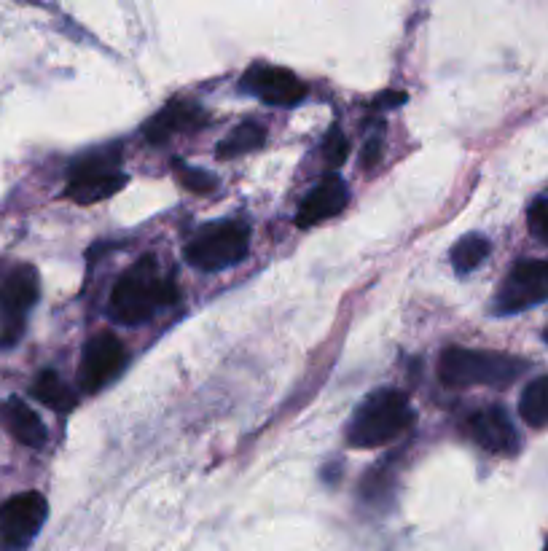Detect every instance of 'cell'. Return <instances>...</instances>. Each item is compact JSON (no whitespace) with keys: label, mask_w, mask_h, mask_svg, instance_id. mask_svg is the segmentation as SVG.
<instances>
[{"label":"cell","mask_w":548,"mask_h":551,"mask_svg":"<svg viewBox=\"0 0 548 551\" xmlns=\"http://www.w3.org/2000/svg\"><path fill=\"white\" fill-rule=\"evenodd\" d=\"M175 299H178L175 283L164 280L154 256H143L113 285L111 318L124 326H140L159 310L175 304Z\"/></svg>","instance_id":"1"},{"label":"cell","mask_w":548,"mask_h":551,"mask_svg":"<svg viewBox=\"0 0 548 551\" xmlns=\"http://www.w3.org/2000/svg\"><path fill=\"white\" fill-rule=\"evenodd\" d=\"M3 420L9 425L11 436L30 449H41L46 444V425L22 398H9L3 406Z\"/></svg>","instance_id":"14"},{"label":"cell","mask_w":548,"mask_h":551,"mask_svg":"<svg viewBox=\"0 0 548 551\" xmlns=\"http://www.w3.org/2000/svg\"><path fill=\"white\" fill-rule=\"evenodd\" d=\"M543 339H546V342H548V328H546V331H543Z\"/></svg>","instance_id":"23"},{"label":"cell","mask_w":548,"mask_h":551,"mask_svg":"<svg viewBox=\"0 0 548 551\" xmlns=\"http://www.w3.org/2000/svg\"><path fill=\"white\" fill-rule=\"evenodd\" d=\"M127 366V347L116 334L92 336L81 355V369H78V385L84 393H97L105 385H111Z\"/></svg>","instance_id":"8"},{"label":"cell","mask_w":548,"mask_h":551,"mask_svg":"<svg viewBox=\"0 0 548 551\" xmlns=\"http://www.w3.org/2000/svg\"><path fill=\"white\" fill-rule=\"evenodd\" d=\"M489 256V240L481 234H465L463 240L454 242L452 248V267L457 275H468L473 269H479Z\"/></svg>","instance_id":"17"},{"label":"cell","mask_w":548,"mask_h":551,"mask_svg":"<svg viewBox=\"0 0 548 551\" xmlns=\"http://www.w3.org/2000/svg\"><path fill=\"white\" fill-rule=\"evenodd\" d=\"M264 140V127H261V124H253V121H245V124H240V127L229 135V138L218 143V156H221V159H234V156L250 154V151H258V148L264 146Z\"/></svg>","instance_id":"18"},{"label":"cell","mask_w":548,"mask_h":551,"mask_svg":"<svg viewBox=\"0 0 548 551\" xmlns=\"http://www.w3.org/2000/svg\"><path fill=\"white\" fill-rule=\"evenodd\" d=\"M250 232L240 221H215L202 226L186 245V261L202 272H221L248 256Z\"/></svg>","instance_id":"4"},{"label":"cell","mask_w":548,"mask_h":551,"mask_svg":"<svg viewBox=\"0 0 548 551\" xmlns=\"http://www.w3.org/2000/svg\"><path fill=\"white\" fill-rule=\"evenodd\" d=\"M465 431L481 449H487L492 455H516L522 447L514 420L500 404L484 406L479 412H473L465 420Z\"/></svg>","instance_id":"10"},{"label":"cell","mask_w":548,"mask_h":551,"mask_svg":"<svg viewBox=\"0 0 548 551\" xmlns=\"http://www.w3.org/2000/svg\"><path fill=\"white\" fill-rule=\"evenodd\" d=\"M207 116L202 113V108L194 103H180V100H172L162 108V111L151 116V119L143 124V135H146L151 143H164L167 138H172L175 132L183 130H197L199 124H205Z\"/></svg>","instance_id":"13"},{"label":"cell","mask_w":548,"mask_h":551,"mask_svg":"<svg viewBox=\"0 0 548 551\" xmlns=\"http://www.w3.org/2000/svg\"><path fill=\"white\" fill-rule=\"evenodd\" d=\"M347 183L339 178V175H326L323 181L317 183L315 189L309 191L304 202L299 207V216H296V224L301 229H309V226H317L342 213L347 207Z\"/></svg>","instance_id":"12"},{"label":"cell","mask_w":548,"mask_h":551,"mask_svg":"<svg viewBox=\"0 0 548 551\" xmlns=\"http://www.w3.org/2000/svg\"><path fill=\"white\" fill-rule=\"evenodd\" d=\"M41 293L38 272L33 267H17L0 285V345H17L25 331L27 312L33 310Z\"/></svg>","instance_id":"5"},{"label":"cell","mask_w":548,"mask_h":551,"mask_svg":"<svg viewBox=\"0 0 548 551\" xmlns=\"http://www.w3.org/2000/svg\"><path fill=\"white\" fill-rule=\"evenodd\" d=\"M33 396L46 404L54 412H70L73 406H76V396L70 393V388L62 382L54 371H41L38 379L33 382Z\"/></svg>","instance_id":"16"},{"label":"cell","mask_w":548,"mask_h":551,"mask_svg":"<svg viewBox=\"0 0 548 551\" xmlns=\"http://www.w3.org/2000/svg\"><path fill=\"white\" fill-rule=\"evenodd\" d=\"M527 226L535 240L548 245V197H540L532 202L530 213H527Z\"/></svg>","instance_id":"21"},{"label":"cell","mask_w":548,"mask_h":551,"mask_svg":"<svg viewBox=\"0 0 548 551\" xmlns=\"http://www.w3.org/2000/svg\"><path fill=\"white\" fill-rule=\"evenodd\" d=\"M527 363L506 353L446 347L438 358V379L446 388H506L522 377Z\"/></svg>","instance_id":"3"},{"label":"cell","mask_w":548,"mask_h":551,"mask_svg":"<svg viewBox=\"0 0 548 551\" xmlns=\"http://www.w3.org/2000/svg\"><path fill=\"white\" fill-rule=\"evenodd\" d=\"M242 89L274 108H293L307 97V87L296 73L274 65H250L242 76Z\"/></svg>","instance_id":"9"},{"label":"cell","mask_w":548,"mask_h":551,"mask_svg":"<svg viewBox=\"0 0 548 551\" xmlns=\"http://www.w3.org/2000/svg\"><path fill=\"white\" fill-rule=\"evenodd\" d=\"M548 302V261H516L497 291V315H516Z\"/></svg>","instance_id":"6"},{"label":"cell","mask_w":548,"mask_h":551,"mask_svg":"<svg viewBox=\"0 0 548 551\" xmlns=\"http://www.w3.org/2000/svg\"><path fill=\"white\" fill-rule=\"evenodd\" d=\"M347 151H350V140H347V135H344L339 127H331L326 140H323V159H326L328 167H331V170L342 167L344 159H347Z\"/></svg>","instance_id":"19"},{"label":"cell","mask_w":548,"mask_h":551,"mask_svg":"<svg viewBox=\"0 0 548 551\" xmlns=\"http://www.w3.org/2000/svg\"><path fill=\"white\" fill-rule=\"evenodd\" d=\"M543 551H548V541H546V549H543Z\"/></svg>","instance_id":"24"},{"label":"cell","mask_w":548,"mask_h":551,"mask_svg":"<svg viewBox=\"0 0 548 551\" xmlns=\"http://www.w3.org/2000/svg\"><path fill=\"white\" fill-rule=\"evenodd\" d=\"M519 414L530 428H546L548 425V374L532 379L519 398Z\"/></svg>","instance_id":"15"},{"label":"cell","mask_w":548,"mask_h":551,"mask_svg":"<svg viewBox=\"0 0 548 551\" xmlns=\"http://www.w3.org/2000/svg\"><path fill=\"white\" fill-rule=\"evenodd\" d=\"M175 170H178L180 183H183L186 189L197 191V194H207V191H213L215 186H218L215 175L205 173V170H197V167H186L183 162H175Z\"/></svg>","instance_id":"20"},{"label":"cell","mask_w":548,"mask_h":551,"mask_svg":"<svg viewBox=\"0 0 548 551\" xmlns=\"http://www.w3.org/2000/svg\"><path fill=\"white\" fill-rule=\"evenodd\" d=\"M411 422H414V412L406 393L382 388L358 404L347 428V441L360 449L385 447L409 431Z\"/></svg>","instance_id":"2"},{"label":"cell","mask_w":548,"mask_h":551,"mask_svg":"<svg viewBox=\"0 0 548 551\" xmlns=\"http://www.w3.org/2000/svg\"><path fill=\"white\" fill-rule=\"evenodd\" d=\"M46 514H49V503L41 492L14 495L0 506V535L14 546H25L43 527Z\"/></svg>","instance_id":"11"},{"label":"cell","mask_w":548,"mask_h":551,"mask_svg":"<svg viewBox=\"0 0 548 551\" xmlns=\"http://www.w3.org/2000/svg\"><path fill=\"white\" fill-rule=\"evenodd\" d=\"M124 186H127V175L119 173L116 154H95L73 164L68 197L78 205H95V202H103V199L119 194Z\"/></svg>","instance_id":"7"},{"label":"cell","mask_w":548,"mask_h":551,"mask_svg":"<svg viewBox=\"0 0 548 551\" xmlns=\"http://www.w3.org/2000/svg\"><path fill=\"white\" fill-rule=\"evenodd\" d=\"M379 156H382V140L371 138L363 148V167H374L379 162Z\"/></svg>","instance_id":"22"}]
</instances>
